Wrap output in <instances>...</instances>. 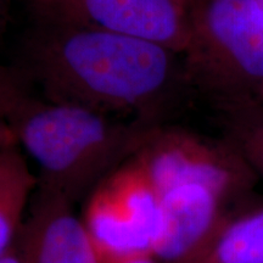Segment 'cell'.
Instances as JSON below:
<instances>
[{"label": "cell", "instance_id": "cell-1", "mask_svg": "<svg viewBox=\"0 0 263 263\" xmlns=\"http://www.w3.org/2000/svg\"><path fill=\"white\" fill-rule=\"evenodd\" d=\"M179 55L143 39L33 20L22 38L17 73L44 100L160 124L188 80Z\"/></svg>", "mask_w": 263, "mask_h": 263}, {"label": "cell", "instance_id": "cell-2", "mask_svg": "<svg viewBox=\"0 0 263 263\" xmlns=\"http://www.w3.org/2000/svg\"><path fill=\"white\" fill-rule=\"evenodd\" d=\"M38 186L76 202L143 149L160 124L32 97L10 120Z\"/></svg>", "mask_w": 263, "mask_h": 263}, {"label": "cell", "instance_id": "cell-3", "mask_svg": "<svg viewBox=\"0 0 263 263\" xmlns=\"http://www.w3.org/2000/svg\"><path fill=\"white\" fill-rule=\"evenodd\" d=\"M188 80L217 97L235 80L263 84V10L255 0H186Z\"/></svg>", "mask_w": 263, "mask_h": 263}, {"label": "cell", "instance_id": "cell-4", "mask_svg": "<svg viewBox=\"0 0 263 263\" xmlns=\"http://www.w3.org/2000/svg\"><path fill=\"white\" fill-rule=\"evenodd\" d=\"M82 219L103 261L151 255L162 224V205L137 156L91 190Z\"/></svg>", "mask_w": 263, "mask_h": 263}, {"label": "cell", "instance_id": "cell-5", "mask_svg": "<svg viewBox=\"0 0 263 263\" xmlns=\"http://www.w3.org/2000/svg\"><path fill=\"white\" fill-rule=\"evenodd\" d=\"M34 21L97 29L153 42L183 55L186 0H21Z\"/></svg>", "mask_w": 263, "mask_h": 263}, {"label": "cell", "instance_id": "cell-6", "mask_svg": "<svg viewBox=\"0 0 263 263\" xmlns=\"http://www.w3.org/2000/svg\"><path fill=\"white\" fill-rule=\"evenodd\" d=\"M136 156L160 195L183 184H199L227 201L252 185L254 171L234 147L185 132L157 127Z\"/></svg>", "mask_w": 263, "mask_h": 263}, {"label": "cell", "instance_id": "cell-7", "mask_svg": "<svg viewBox=\"0 0 263 263\" xmlns=\"http://www.w3.org/2000/svg\"><path fill=\"white\" fill-rule=\"evenodd\" d=\"M226 200L199 184H183L161 194L162 224L151 255L161 263H199L234 217Z\"/></svg>", "mask_w": 263, "mask_h": 263}, {"label": "cell", "instance_id": "cell-8", "mask_svg": "<svg viewBox=\"0 0 263 263\" xmlns=\"http://www.w3.org/2000/svg\"><path fill=\"white\" fill-rule=\"evenodd\" d=\"M73 205L38 186L15 241L22 263H103Z\"/></svg>", "mask_w": 263, "mask_h": 263}, {"label": "cell", "instance_id": "cell-9", "mask_svg": "<svg viewBox=\"0 0 263 263\" xmlns=\"http://www.w3.org/2000/svg\"><path fill=\"white\" fill-rule=\"evenodd\" d=\"M37 188V174L21 147L0 151V257L15 244Z\"/></svg>", "mask_w": 263, "mask_h": 263}, {"label": "cell", "instance_id": "cell-10", "mask_svg": "<svg viewBox=\"0 0 263 263\" xmlns=\"http://www.w3.org/2000/svg\"><path fill=\"white\" fill-rule=\"evenodd\" d=\"M199 263H263V207L234 217Z\"/></svg>", "mask_w": 263, "mask_h": 263}, {"label": "cell", "instance_id": "cell-11", "mask_svg": "<svg viewBox=\"0 0 263 263\" xmlns=\"http://www.w3.org/2000/svg\"><path fill=\"white\" fill-rule=\"evenodd\" d=\"M33 97L18 73L0 68V118L10 122Z\"/></svg>", "mask_w": 263, "mask_h": 263}, {"label": "cell", "instance_id": "cell-12", "mask_svg": "<svg viewBox=\"0 0 263 263\" xmlns=\"http://www.w3.org/2000/svg\"><path fill=\"white\" fill-rule=\"evenodd\" d=\"M259 133L261 136H251L241 145H229L234 147L251 170L255 168L263 174V130Z\"/></svg>", "mask_w": 263, "mask_h": 263}, {"label": "cell", "instance_id": "cell-13", "mask_svg": "<svg viewBox=\"0 0 263 263\" xmlns=\"http://www.w3.org/2000/svg\"><path fill=\"white\" fill-rule=\"evenodd\" d=\"M14 144H17V141H16V137L11 124L6 120L0 118V151L10 145H14Z\"/></svg>", "mask_w": 263, "mask_h": 263}, {"label": "cell", "instance_id": "cell-14", "mask_svg": "<svg viewBox=\"0 0 263 263\" xmlns=\"http://www.w3.org/2000/svg\"><path fill=\"white\" fill-rule=\"evenodd\" d=\"M103 263H161L159 259H156L150 254H140V255H132L126 257L120 258H111L105 259Z\"/></svg>", "mask_w": 263, "mask_h": 263}, {"label": "cell", "instance_id": "cell-15", "mask_svg": "<svg viewBox=\"0 0 263 263\" xmlns=\"http://www.w3.org/2000/svg\"><path fill=\"white\" fill-rule=\"evenodd\" d=\"M0 263H22L21 257H20V254L16 249L15 244L12 245V248L9 250L6 254H4L0 257Z\"/></svg>", "mask_w": 263, "mask_h": 263}, {"label": "cell", "instance_id": "cell-16", "mask_svg": "<svg viewBox=\"0 0 263 263\" xmlns=\"http://www.w3.org/2000/svg\"><path fill=\"white\" fill-rule=\"evenodd\" d=\"M255 2L257 3V5L263 10V0H255Z\"/></svg>", "mask_w": 263, "mask_h": 263}]
</instances>
